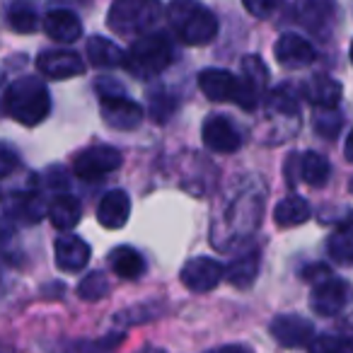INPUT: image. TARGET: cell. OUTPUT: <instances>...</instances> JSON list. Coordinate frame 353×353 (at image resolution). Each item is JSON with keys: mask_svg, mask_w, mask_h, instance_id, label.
Listing matches in <instances>:
<instances>
[{"mask_svg": "<svg viewBox=\"0 0 353 353\" xmlns=\"http://www.w3.org/2000/svg\"><path fill=\"white\" fill-rule=\"evenodd\" d=\"M160 0H114L107 25L121 37H143L160 20Z\"/></svg>", "mask_w": 353, "mask_h": 353, "instance_id": "obj_3", "label": "cell"}, {"mask_svg": "<svg viewBox=\"0 0 353 353\" xmlns=\"http://www.w3.org/2000/svg\"><path fill=\"white\" fill-rule=\"evenodd\" d=\"M228 281H230L235 288H250L252 283H254L256 274H259V252L252 250L247 252V254L237 256L235 261H232L230 266H228Z\"/></svg>", "mask_w": 353, "mask_h": 353, "instance_id": "obj_24", "label": "cell"}, {"mask_svg": "<svg viewBox=\"0 0 353 353\" xmlns=\"http://www.w3.org/2000/svg\"><path fill=\"white\" fill-rule=\"evenodd\" d=\"M348 189H351V194H353V179H351V187H348Z\"/></svg>", "mask_w": 353, "mask_h": 353, "instance_id": "obj_38", "label": "cell"}, {"mask_svg": "<svg viewBox=\"0 0 353 353\" xmlns=\"http://www.w3.org/2000/svg\"><path fill=\"white\" fill-rule=\"evenodd\" d=\"M109 293V281L102 271H92L88 274L78 285V295L83 300H102Z\"/></svg>", "mask_w": 353, "mask_h": 353, "instance_id": "obj_28", "label": "cell"}, {"mask_svg": "<svg viewBox=\"0 0 353 353\" xmlns=\"http://www.w3.org/2000/svg\"><path fill=\"white\" fill-rule=\"evenodd\" d=\"M0 199H3V189H0Z\"/></svg>", "mask_w": 353, "mask_h": 353, "instance_id": "obj_40", "label": "cell"}, {"mask_svg": "<svg viewBox=\"0 0 353 353\" xmlns=\"http://www.w3.org/2000/svg\"><path fill=\"white\" fill-rule=\"evenodd\" d=\"M298 172L305 184H310V187H324L329 174H332V167H329L324 155H319V152H314V150H307L300 155Z\"/></svg>", "mask_w": 353, "mask_h": 353, "instance_id": "obj_22", "label": "cell"}, {"mask_svg": "<svg viewBox=\"0 0 353 353\" xmlns=\"http://www.w3.org/2000/svg\"><path fill=\"white\" fill-rule=\"evenodd\" d=\"M10 211L20 218L22 223L32 225V223H39L44 213H49V208H44V201H41L37 194H17L12 199V206Z\"/></svg>", "mask_w": 353, "mask_h": 353, "instance_id": "obj_27", "label": "cell"}, {"mask_svg": "<svg viewBox=\"0 0 353 353\" xmlns=\"http://www.w3.org/2000/svg\"><path fill=\"white\" fill-rule=\"evenodd\" d=\"M174 59L172 44L165 34H143L133 41L126 54V65L136 78H152L160 75Z\"/></svg>", "mask_w": 353, "mask_h": 353, "instance_id": "obj_4", "label": "cell"}, {"mask_svg": "<svg viewBox=\"0 0 353 353\" xmlns=\"http://www.w3.org/2000/svg\"><path fill=\"white\" fill-rule=\"evenodd\" d=\"M269 104L274 112H281V114H290L295 117L298 114V97H295L293 88L290 85H281L279 90H274L269 97Z\"/></svg>", "mask_w": 353, "mask_h": 353, "instance_id": "obj_29", "label": "cell"}, {"mask_svg": "<svg viewBox=\"0 0 353 353\" xmlns=\"http://www.w3.org/2000/svg\"><path fill=\"white\" fill-rule=\"evenodd\" d=\"M271 336L285 348L310 346V341L314 339V327L312 322L298 314H279L271 322Z\"/></svg>", "mask_w": 353, "mask_h": 353, "instance_id": "obj_12", "label": "cell"}, {"mask_svg": "<svg viewBox=\"0 0 353 353\" xmlns=\"http://www.w3.org/2000/svg\"><path fill=\"white\" fill-rule=\"evenodd\" d=\"M305 97L319 109H336L339 99H341V85L329 75H314L305 83Z\"/></svg>", "mask_w": 353, "mask_h": 353, "instance_id": "obj_18", "label": "cell"}, {"mask_svg": "<svg viewBox=\"0 0 353 353\" xmlns=\"http://www.w3.org/2000/svg\"><path fill=\"white\" fill-rule=\"evenodd\" d=\"M199 88L211 102H240L242 85L240 78L230 70L223 68H206L199 73Z\"/></svg>", "mask_w": 353, "mask_h": 353, "instance_id": "obj_11", "label": "cell"}, {"mask_svg": "<svg viewBox=\"0 0 353 353\" xmlns=\"http://www.w3.org/2000/svg\"><path fill=\"white\" fill-rule=\"evenodd\" d=\"M351 61H353V41H351Z\"/></svg>", "mask_w": 353, "mask_h": 353, "instance_id": "obj_37", "label": "cell"}, {"mask_svg": "<svg viewBox=\"0 0 353 353\" xmlns=\"http://www.w3.org/2000/svg\"><path fill=\"white\" fill-rule=\"evenodd\" d=\"M242 6H245V10L250 12V15L259 17V20H266V17H271L279 10L281 0H242Z\"/></svg>", "mask_w": 353, "mask_h": 353, "instance_id": "obj_31", "label": "cell"}, {"mask_svg": "<svg viewBox=\"0 0 353 353\" xmlns=\"http://www.w3.org/2000/svg\"><path fill=\"white\" fill-rule=\"evenodd\" d=\"M121 167V152L112 145H90L80 150L73 160V170L80 179H102L109 172Z\"/></svg>", "mask_w": 353, "mask_h": 353, "instance_id": "obj_5", "label": "cell"}, {"mask_svg": "<svg viewBox=\"0 0 353 353\" xmlns=\"http://www.w3.org/2000/svg\"><path fill=\"white\" fill-rule=\"evenodd\" d=\"M8 25L17 34H32L39 27V17H37V8L30 0H15L8 8Z\"/></svg>", "mask_w": 353, "mask_h": 353, "instance_id": "obj_25", "label": "cell"}, {"mask_svg": "<svg viewBox=\"0 0 353 353\" xmlns=\"http://www.w3.org/2000/svg\"><path fill=\"white\" fill-rule=\"evenodd\" d=\"M8 117L15 119L22 126H37L51 114V94L46 85L34 75L17 78L3 97Z\"/></svg>", "mask_w": 353, "mask_h": 353, "instance_id": "obj_1", "label": "cell"}, {"mask_svg": "<svg viewBox=\"0 0 353 353\" xmlns=\"http://www.w3.org/2000/svg\"><path fill=\"white\" fill-rule=\"evenodd\" d=\"M99 114H102L104 123L114 131H133L141 126L143 121V107L126 94H117V97H99Z\"/></svg>", "mask_w": 353, "mask_h": 353, "instance_id": "obj_7", "label": "cell"}, {"mask_svg": "<svg viewBox=\"0 0 353 353\" xmlns=\"http://www.w3.org/2000/svg\"><path fill=\"white\" fill-rule=\"evenodd\" d=\"M314 131L322 138H336L341 131V117L334 109H322L314 114Z\"/></svg>", "mask_w": 353, "mask_h": 353, "instance_id": "obj_30", "label": "cell"}, {"mask_svg": "<svg viewBox=\"0 0 353 353\" xmlns=\"http://www.w3.org/2000/svg\"><path fill=\"white\" fill-rule=\"evenodd\" d=\"M88 59L94 68H123L126 65V51L104 37H92L88 41Z\"/></svg>", "mask_w": 353, "mask_h": 353, "instance_id": "obj_20", "label": "cell"}, {"mask_svg": "<svg viewBox=\"0 0 353 353\" xmlns=\"http://www.w3.org/2000/svg\"><path fill=\"white\" fill-rule=\"evenodd\" d=\"M109 266L121 279H141L145 274V261H143L141 252H136L133 247H117L109 254Z\"/></svg>", "mask_w": 353, "mask_h": 353, "instance_id": "obj_23", "label": "cell"}, {"mask_svg": "<svg viewBox=\"0 0 353 353\" xmlns=\"http://www.w3.org/2000/svg\"><path fill=\"white\" fill-rule=\"evenodd\" d=\"M201 138L208 150L223 152V155L240 150V145H242V136L235 128V123L228 117H221V114H213V117H208L206 121H203Z\"/></svg>", "mask_w": 353, "mask_h": 353, "instance_id": "obj_9", "label": "cell"}, {"mask_svg": "<svg viewBox=\"0 0 353 353\" xmlns=\"http://www.w3.org/2000/svg\"><path fill=\"white\" fill-rule=\"evenodd\" d=\"M327 252L336 264L351 266L353 264V221L343 223L327 242Z\"/></svg>", "mask_w": 353, "mask_h": 353, "instance_id": "obj_26", "label": "cell"}, {"mask_svg": "<svg viewBox=\"0 0 353 353\" xmlns=\"http://www.w3.org/2000/svg\"><path fill=\"white\" fill-rule=\"evenodd\" d=\"M0 85H3V73H0Z\"/></svg>", "mask_w": 353, "mask_h": 353, "instance_id": "obj_39", "label": "cell"}, {"mask_svg": "<svg viewBox=\"0 0 353 353\" xmlns=\"http://www.w3.org/2000/svg\"><path fill=\"white\" fill-rule=\"evenodd\" d=\"M225 276V269H223L221 261L208 259V256H196V259H189L187 264L182 266V279L184 288H189L192 293H208L213 290Z\"/></svg>", "mask_w": 353, "mask_h": 353, "instance_id": "obj_8", "label": "cell"}, {"mask_svg": "<svg viewBox=\"0 0 353 353\" xmlns=\"http://www.w3.org/2000/svg\"><path fill=\"white\" fill-rule=\"evenodd\" d=\"M167 20L179 41L189 46H206L218 34L216 15L199 0H172L167 6Z\"/></svg>", "mask_w": 353, "mask_h": 353, "instance_id": "obj_2", "label": "cell"}, {"mask_svg": "<svg viewBox=\"0 0 353 353\" xmlns=\"http://www.w3.org/2000/svg\"><path fill=\"white\" fill-rule=\"evenodd\" d=\"M343 155H346L348 162H353V131L348 133V141H346V148H343Z\"/></svg>", "mask_w": 353, "mask_h": 353, "instance_id": "obj_36", "label": "cell"}, {"mask_svg": "<svg viewBox=\"0 0 353 353\" xmlns=\"http://www.w3.org/2000/svg\"><path fill=\"white\" fill-rule=\"evenodd\" d=\"M44 32L59 44H73L83 34V25H80V17L73 10H51L44 17Z\"/></svg>", "mask_w": 353, "mask_h": 353, "instance_id": "obj_17", "label": "cell"}, {"mask_svg": "<svg viewBox=\"0 0 353 353\" xmlns=\"http://www.w3.org/2000/svg\"><path fill=\"white\" fill-rule=\"evenodd\" d=\"M310 216H312V208L303 196H288L274 208V221L279 228H298Z\"/></svg>", "mask_w": 353, "mask_h": 353, "instance_id": "obj_21", "label": "cell"}, {"mask_svg": "<svg viewBox=\"0 0 353 353\" xmlns=\"http://www.w3.org/2000/svg\"><path fill=\"white\" fill-rule=\"evenodd\" d=\"M83 218V206L73 194H59L49 206V221L56 230H73Z\"/></svg>", "mask_w": 353, "mask_h": 353, "instance_id": "obj_19", "label": "cell"}, {"mask_svg": "<svg viewBox=\"0 0 353 353\" xmlns=\"http://www.w3.org/2000/svg\"><path fill=\"white\" fill-rule=\"evenodd\" d=\"M276 61L285 68H305L314 61V49L307 39L298 34H283L279 37L274 46Z\"/></svg>", "mask_w": 353, "mask_h": 353, "instance_id": "obj_15", "label": "cell"}, {"mask_svg": "<svg viewBox=\"0 0 353 353\" xmlns=\"http://www.w3.org/2000/svg\"><path fill=\"white\" fill-rule=\"evenodd\" d=\"M128 216H131V201H128V194L121 189H114L102 196L97 206V221L102 223L109 230H119V228L126 225Z\"/></svg>", "mask_w": 353, "mask_h": 353, "instance_id": "obj_16", "label": "cell"}, {"mask_svg": "<svg viewBox=\"0 0 353 353\" xmlns=\"http://www.w3.org/2000/svg\"><path fill=\"white\" fill-rule=\"evenodd\" d=\"M310 353H346V348L334 336H314L310 341Z\"/></svg>", "mask_w": 353, "mask_h": 353, "instance_id": "obj_32", "label": "cell"}, {"mask_svg": "<svg viewBox=\"0 0 353 353\" xmlns=\"http://www.w3.org/2000/svg\"><path fill=\"white\" fill-rule=\"evenodd\" d=\"M351 293L353 290L346 281L327 276V279L314 283L312 298H310V307H312V312H317L319 317H336V314L348 305Z\"/></svg>", "mask_w": 353, "mask_h": 353, "instance_id": "obj_6", "label": "cell"}, {"mask_svg": "<svg viewBox=\"0 0 353 353\" xmlns=\"http://www.w3.org/2000/svg\"><path fill=\"white\" fill-rule=\"evenodd\" d=\"M17 165H20L17 162V152L0 143V176H8L10 172H15Z\"/></svg>", "mask_w": 353, "mask_h": 353, "instance_id": "obj_33", "label": "cell"}, {"mask_svg": "<svg viewBox=\"0 0 353 353\" xmlns=\"http://www.w3.org/2000/svg\"><path fill=\"white\" fill-rule=\"evenodd\" d=\"M54 256H56V266L61 271L75 274V271L85 269V264L90 261V245L85 240H80L78 235H63L56 240Z\"/></svg>", "mask_w": 353, "mask_h": 353, "instance_id": "obj_14", "label": "cell"}, {"mask_svg": "<svg viewBox=\"0 0 353 353\" xmlns=\"http://www.w3.org/2000/svg\"><path fill=\"white\" fill-rule=\"evenodd\" d=\"M242 92H240V107L252 112L259 104V97L264 94L266 85H269V70H266L264 61L259 56H245L242 59Z\"/></svg>", "mask_w": 353, "mask_h": 353, "instance_id": "obj_10", "label": "cell"}, {"mask_svg": "<svg viewBox=\"0 0 353 353\" xmlns=\"http://www.w3.org/2000/svg\"><path fill=\"white\" fill-rule=\"evenodd\" d=\"M37 68L41 75L51 80H68L78 78L85 73V63L75 51L68 49H56V51H44V54L37 59Z\"/></svg>", "mask_w": 353, "mask_h": 353, "instance_id": "obj_13", "label": "cell"}, {"mask_svg": "<svg viewBox=\"0 0 353 353\" xmlns=\"http://www.w3.org/2000/svg\"><path fill=\"white\" fill-rule=\"evenodd\" d=\"M211 353H254L252 348L242 346V343H230V346H221V348H213Z\"/></svg>", "mask_w": 353, "mask_h": 353, "instance_id": "obj_35", "label": "cell"}, {"mask_svg": "<svg viewBox=\"0 0 353 353\" xmlns=\"http://www.w3.org/2000/svg\"><path fill=\"white\" fill-rule=\"evenodd\" d=\"M94 88H97L99 97H117V94H126L117 80H109V78H99Z\"/></svg>", "mask_w": 353, "mask_h": 353, "instance_id": "obj_34", "label": "cell"}]
</instances>
